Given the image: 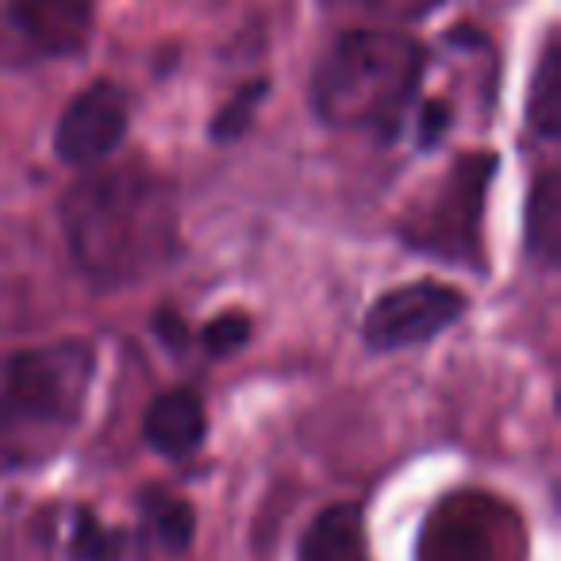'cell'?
Masks as SVG:
<instances>
[{
	"mask_svg": "<svg viewBox=\"0 0 561 561\" xmlns=\"http://www.w3.org/2000/svg\"><path fill=\"white\" fill-rule=\"evenodd\" d=\"M62 231L96 285H139L178 254V193L147 165H112L62 196Z\"/></svg>",
	"mask_w": 561,
	"mask_h": 561,
	"instance_id": "1",
	"label": "cell"
},
{
	"mask_svg": "<svg viewBox=\"0 0 561 561\" xmlns=\"http://www.w3.org/2000/svg\"><path fill=\"white\" fill-rule=\"evenodd\" d=\"M427 50L400 32H346L320 58L312 108L323 124L392 139L423 85Z\"/></svg>",
	"mask_w": 561,
	"mask_h": 561,
	"instance_id": "2",
	"label": "cell"
},
{
	"mask_svg": "<svg viewBox=\"0 0 561 561\" xmlns=\"http://www.w3.org/2000/svg\"><path fill=\"white\" fill-rule=\"evenodd\" d=\"M96 354L85 343L0 354V438L62 431L81 415Z\"/></svg>",
	"mask_w": 561,
	"mask_h": 561,
	"instance_id": "3",
	"label": "cell"
},
{
	"mask_svg": "<svg viewBox=\"0 0 561 561\" xmlns=\"http://www.w3.org/2000/svg\"><path fill=\"white\" fill-rule=\"evenodd\" d=\"M492 178H496V158L461 154L446 170V178L435 181V188L408 208V216L400 219V239L443 262L481 265L484 196Z\"/></svg>",
	"mask_w": 561,
	"mask_h": 561,
	"instance_id": "4",
	"label": "cell"
},
{
	"mask_svg": "<svg viewBox=\"0 0 561 561\" xmlns=\"http://www.w3.org/2000/svg\"><path fill=\"white\" fill-rule=\"evenodd\" d=\"M523 527L489 492H454L423 523L420 561H523Z\"/></svg>",
	"mask_w": 561,
	"mask_h": 561,
	"instance_id": "5",
	"label": "cell"
},
{
	"mask_svg": "<svg viewBox=\"0 0 561 561\" xmlns=\"http://www.w3.org/2000/svg\"><path fill=\"white\" fill-rule=\"evenodd\" d=\"M96 0H0V62L66 58L85 47Z\"/></svg>",
	"mask_w": 561,
	"mask_h": 561,
	"instance_id": "6",
	"label": "cell"
},
{
	"mask_svg": "<svg viewBox=\"0 0 561 561\" xmlns=\"http://www.w3.org/2000/svg\"><path fill=\"white\" fill-rule=\"evenodd\" d=\"M466 293L438 280H415L400 289L385 293L366 312V335L369 351H404V346H423L435 335L466 316Z\"/></svg>",
	"mask_w": 561,
	"mask_h": 561,
	"instance_id": "7",
	"label": "cell"
},
{
	"mask_svg": "<svg viewBox=\"0 0 561 561\" xmlns=\"http://www.w3.org/2000/svg\"><path fill=\"white\" fill-rule=\"evenodd\" d=\"M127 124H131L127 93L112 81H96L62 112L55 150L66 165H101L127 139Z\"/></svg>",
	"mask_w": 561,
	"mask_h": 561,
	"instance_id": "8",
	"label": "cell"
},
{
	"mask_svg": "<svg viewBox=\"0 0 561 561\" xmlns=\"http://www.w3.org/2000/svg\"><path fill=\"white\" fill-rule=\"evenodd\" d=\"M142 435H147L150 450L165 454V458L181 461L188 454L201 450L204 435H208V412L204 400L193 389H173L150 404L147 420H142Z\"/></svg>",
	"mask_w": 561,
	"mask_h": 561,
	"instance_id": "9",
	"label": "cell"
},
{
	"mask_svg": "<svg viewBox=\"0 0 561 561\" xmlns=\"http://www.w3.org/2000/svg\"><path fill=\"white\" fill-rule=\"evenodd\" d=\"M297 561H369L366 519L362 507L331 504L312 519V527L300 538Z\"/></svg>",
	"mask_w": 561,
	"mask_h": 561,
	"instance_id": "10",
	"label": "cell"
},
{
	"mask_svg": "<svg viewBox=\"0 0 561 561\" xmlns=\"http://www.w3.org/2000/svg\"><path fill=\"white\" fill-rule=\"evenodd\" d=\"M527 247L535 257L553 265L561 257V178L558 170L538 173L527 201Z\"/></svg>",
	"mask_w": 561,
	"mask_h": 561,
	"instance_id": "11",
	"label": "cell"
},
{
	"mask_svg": "<svg viewBox=\"0 0 561 561\" xmlns=\"http://www.w3.org/2000/svg\"><path fill=\"white\" fill-rule=\"evenodd\" d=\"M527 116L535 135L542 139H558L561 131V47L558 35L550 32L542 55H538L535 78H530V101H527Z\"/></svg>",
	"mask_w": 561,
	"mask_h": 561,
	"instance_id": "12",
	"label": "cell"
},
{
	"mask_svg": "<svg viewBox=\"0 0 561 561\" xmlns=\"http://www.w3.org/2000/svg\"><path fill=\"white\" fill-rule=\"evenodd\" d=\"M139 512L147 523L150 538L162 546L165 553H185L193 546V507L181 496L165 489H142Z\"/></svg>",
	"mask_w": 561,
	"mask_h": 561,
	"instance_id": "13",
	"label": "cell"
},
{
	"mask_svg": "<svg viewBox=\"0 0 561 561\" xmlns=\"http://www.w3.org/2000/svg\"><path fill=\"white\" fill-rule=\"evenodd\" d=\"M443 0H323V9L346 20H369V24H415L431 16Z\"/></svg>",
	"mask_w": 561,
	"mask_h": 561,
	"instance_id": "14",
	"label": "cell"
},
{
	"mask_svg": "<svg viewBox=\"0 0 561 561\" xmlns=\"http://www.w3.org/2000/svg\"><path fill=\"white\" fill-rule=\"evenodd\" d=\"M124 542L116 527H104L93 512L78 507L73 512V535H70V558L73 561H119L124 558Z\"/></svg>",
	"mask_w": 561,
	"mask_h": 561,
	"instance_id": "15",
	"label": "cell"
},
{
	"mask_svg": "<svg viewBox=\"0 0 561 561\" xmlns=\"http://www.w3.org/2000/svg\"><path fill=\"white\" fill-rule=\"evenodd\" d=\"M250 335H254V323H250L247 316H242V312H224L201 331V343H204V351H208V354L227 358V354H239L242 346L250 343Z\"/></svg>",
	"mask_w": 561,
	"mask_h": 561,
	"instance_id": "16",
	"label": "cell"
},
{
	"mask_svg": "<svg viewBox=\"0 0 561 561\" xmlns=\"http://www.w3.org/2000/svg\"><path fill=\"white\" fill-rule=\"evenodd\" d=\"M262 93H265V81L247 85L239 96H231V104L211 119V139H239V135L254 124V112H257V104H262Z\"/></svg>",
	"mask_w": 561,
	"mask_h": 561,
	"instance_id": "17",
	"label": "cell"
},
{
	"mask_svg": "<svg viewBox=\"0 0 561 561\" xmlns=\"http://www.w3.org/2000/svg\"><path fill=\"white\" fill-rule=\"evenodd\" d=\"M415 127H420V147H435V142L446 135V127H450V104H443V101L423 104L420 124Z\"/></svg>",
	"mask_w": 561,
	"mask_h": 561,
	"instance_id": "18",
	"label": "cell"
}]
</instances>
